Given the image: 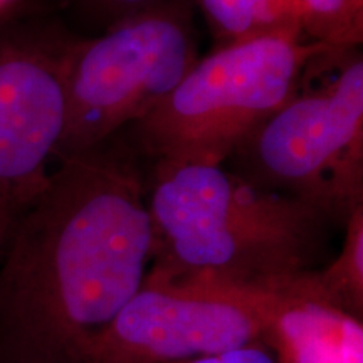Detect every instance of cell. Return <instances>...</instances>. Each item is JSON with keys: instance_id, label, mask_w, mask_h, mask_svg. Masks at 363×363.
Instances as JSON below:
<instances>
[{"instance_id": "6da1fadb", "label": "cell", "mask_w": 363, "mask_h": 363, "mask_svg": "<svg viewBox=\"0 0 363 363\" xmlns=\"http://www.w3.org/2000/svg\"><path fill=\"white\" fill-rule=\"evenodd\" d=\"M59 160L13 216L0 259L7 363H79L152 266V217L133 158L104 143Z\"/></svg>"}, {"instance_id": "7a4b0ae2", "label": "cell", "mask_w": 363, "mask_h": 363, "mask_svg": "<svg viewBox=\"0 0 363 363\" xmlns=\"http://www.w3.org/2000/svg\"><path fill=\"white\" fill-rule=\"evenodd\" d=\"M148 211V274L233 284L318 269L330 224L306 202L254 187L222 165L155 169Z\"/></svg>"}, {"instance_id": "3957f363", "label": "cell", "mask_w": 363, "mask_h": 363, "mask_svg": "<svg viewBox=\"0 0 363 363\" xmlns=\"http://www.w3.org/2000/svg\"><path fill=\"white\" fill-rule=\"evenodd\" d=\"M333 48L299 34L225 44L199 59L150 115L130 126L155 169L222 165L298 94L306 67Z\"/></svg>"}, {"instance_id": "277c9868", "label": "cell", "mask_w": 363, "mask_h": 363, "mask_svg": "<svg viewBox=\"0 0 363 363\" xmlns=\"http://www.w3.org/2000/svg\"><path fill=\"white\" fill-rule=\"evenodd\" d=\"M254 187L345 224L363 206V57L352 51L321 88L296 94L234 150Z\"/></svg>"}, {"instance_id": "5b68a950", "label": "cell", "mask_w": 363, "mask_h": 363, "mask_svg": "<svg viewBox=\"0 0 363 363\" xmlns=\"http://www.w3.org/2000/svg\"><path fill=\"white\" fill-rule=\"evenodd\" d=\"M199 61L182 7L147 9L96 39H74L67 59V118L57 158L108 143L150 115Z\"/></svg>"}, {"instance_id": "8992f818", "label": "cell", "mask_w": 363, "mask_h": 363, "mask_svg": "<svg viewBox=\"0 0 363 363\" xmlns=\"http://www.w3.org/2000/svg\"><path fill=\"white\" fill-rule=\"evenodd\" d=\"M254 284L147 274L79 363H177L261 343Z\"/></svg>"}, {"instance_id": "52a82bcc", "label": "cell", "mask_w": 363, "mask_h": 363, "mask_svg": "<svg viewBox=\"0 0 363 363\" xmlns=\"http://www.w3.org/2000/svg\"><path fill=\"white\" fill-rule=\"evenodd\" d=\"M72 38L52 29H0V195L19 211L56 157L67 118Z\"/></svg>"}, {"instance_id": "ba28073f", "label": "cell", "mask_w": 363, "mask_h": 363, "mask_svg": "<svg viewBox=\"0 0 363 363\" xmlns=\"http://www.w3.org/2000/svg\"><path fill=\"white\" fill-rule=\"evenodd\" d=\"M301 274L254 284L261 343L276 363H363V321L310 296Z\"/></svg>"}, {"instance_id": "9c48e42d", "label": "cell", "mask_w": 363, "mask_h": 363, "mask_svg": "<svg viewBox=\"0 0 363 363\" xmlns=\"http://www.w3.org/2000/svg\"><path fill=\"white\" fill-rule=\"evenodd\" d=\"M343 246L321 269L301 274L310 296L363 321V206L345 220Z\"/></svg>"}, {"instance_id": "30bf717a", "label": "cell", "mask_w": 363, "mask_h": 363, "mask_svg": "<svg viewBox=\"0 0 363 363\" xmlns=\"http://www.w3.org/2000/svg\"><path fill=\"white\" fill-rule=\"evenodd\" d=\"M227 44L269 34L303 35L301 0H202Z\"/></svg>"}, {"instance_id": "8fae6325", "label": "cell", "mask_w": 363, "mask_h": 363, "mask_svg": "<svg viewBox=\"0 0 363 363\" xmlns=\"http://www.w3.org/2000/svg\"><path fill=\"white\" fill-rule=\"evenodd\" d=\"M303 33L310 40L333 49H352L362 43L363 21L347 0H301Z\"/></svg>"}, {"instance_id": "7c38bea8", "label": "cell", "mask_w": 363, "mask_h": 363, "mask_svg": "<svg viewBox=\"0 0 363 363\" xmlns=\"http://www.w3.org/2000/svg\"><path fill=\"white\" fill-rule=\"evenodd\" d=\"M177 363H276L274 358L262 343H251L246 347L234 348L214 355H203L190 360L177 362Z\"/></svg>"}, {"instance_id": "4fadbf2b", "label": "cell", "mask_w": 363, "mask_h": 363, "mask_svg": "<svg viewBox=\"0 0 363 363\" xmlns=\"http://www.w3.org/2000/svg\"><path fill=\"white\" fill-rule=\"evenodd\" d=\"M13 216H16V211H13L12 203L0 195V259H2V252L4 247H6V240L9 230H11Z\"/></svg>"}, {"instance_id": "5bb4252c", "label": "cell", "mask_w": 363, "mask_h": 363, "mask_svg": "<svg viewBox=\"0 0 363 363\" xmlns=\"http://www.w3.org/2000/svg\"><path fill=\"white\" fill-rule=\"evenodd\" d=\"M153 0H106V4L115 11L123 12L125 17L131 16V13L140 12V9L152 4Z\"/></svg>"}, {"instance_id": "9a60e30c", "label": "cell", "mask_w": 363, "mask_h": 363, "mask_svg": "<svg viewBox=\"0 0 363 363\" xmlns=\"http://www.w3.org/2000/svg\"><path fill=\"white\" fill-rule=\"evenodd\" d=\"M348 6H350L352 12L355 13L358 19L363 21V0H347Z\"/></svg>"}, {"instance_id": "2e32d148", "label": "cell", "mask_w": 363, "mask_h": 363, "mask_svg": "<svg viewBox=\"0 0 363 363\" xmlns=\"http://www.w3.org/2000/svg\"><path fill=\"white\" fill-rule=\"evenodd\" d=\"M9 2V0H0V9H2L4 6H6V4Z\"/></svg>"}]
</instances>
